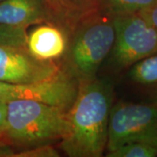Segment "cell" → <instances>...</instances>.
<instances>
[{"label":"cell","instance_id":"obj_1","mask_svg":"<svg viewBox=\"0 0 157 157\" xmlns=\"http://www.w3.org/2000/svg\"><path fill=\"white\" fill-rule=\"evenodd\" d=\"M113 85L94 78L78 81L73 105L67 112V129L59 147L70 157H101L107 148L113 107Z\"/></svg>","mask_w":157,"mask_h":157},{"label":"cell","instance_id":"obj_2","mask_svg":"<svg viewBox=\"0 0 157 157\" xmlns=\"http://www.w3.org/2000/svg\"><path fill=\"white\" fill-rule=\"evenodd\" d=\"M67 112L33 100L8 102L0 142L20 151L60 140L67 129Z\"/></svg>","mask_w":157,"mask_h":157},{"label":"cell","instance_id":"obj_3","mask_svg":"<svg viewBox=\"0 0 157 157\" xmlns=\"http://www.w3.org/2000/svg\"><path fill=\"white\" fill-rule=\"evenodd\" d=\"M114 39L113 17L99 10L86 14L70 33L67 66L63 67L78 81L95 78L112 51Z\"/></svg>","mask_w":157,"mask_h":157},{"label":"cell","instance_id":"obj_4","mask_svg":"<svg viewBox=\"0 0 157 157\" xmlns=\"http://www.w3.org/2000/svg\"><path fill=\"white\" fill-rule=\"evenodd\" d=\"M25 27L0 25V80L37 83L59 76L65 68L34 58L27 49Z\"/></svg>","mask_w":157,"mask_h":157},{"label":"cell","instance_id":"obj_5","mask_svg":"<svg viewBox=\"0 0 157 157\" xmlns=\"http://www.w3.org/2000/svg\"><path fill=\"white\" fill-rule=\"evenodd\" d=\"M115 39L109 54L115 72L157 53V28L140 14L113 17Z\"/></svg>","mask_w":157,"mask_h":157},{"label":"cell","instance_id":"obj_6","mask_svg":"<svg viewBox=\"0 0 157 157\" xmlns=\"http://www.w3.org/2000/svg\"><path fill=\"white\" fill-rule=\"evenodd\" d=\"M131 141L157 145V104L124 101L113 104L106 149L112 151Z\"/></svg>","mask_w":157,"mask_h":157},{"label":"cell","instance_id":"obj_7","mask_svg":"<svg viewBox=\"0 0 157 157\" xmlns=\"http://www.w3.org/2000/svg\"><path fill=\"white\" fill-rule=\"evenodd\" d=\"M78 89V80L67 70L55 78L37 83H11L0 80V102L33 100L67 110L73 105Z\"/></svg>","mask_w":157,"mask_h":157},{"label":"cell","instance_id":"obj_8","mask_svg":"<svg viewBox=\"0 0 157 157\" xmlns=\"http://www.w3.org/2000/svg\"><path fill=\"white\" fill-rule=\"evenodd\" d=\"M69 39L67 30L53 23H43L27 33L26 45L37 59L55 61L66 55Z\"/></svg>","mask_w":157,"mask_h":157},{"label":"cell","instance_id":"obj_9","mask_svg":"<svg viewBox=\"0 0 157 157\" xmlns=\"http://www.w3.org/2000/svg\"><path fill=\"white\" fill-rule=\"evenodd\" d=\"M53 21L41 0H4L0 2V25L28 28L33 25Z\"/></svg>","mask_w":157,"mask_h":157},{"label":"cell","instance_id":"obj_10","mask_svg":"<svg viewBox=\"0 0 157 157\" xmlns=\"http://www.w3.org/2000/svg\"><path fill=\"white\" fill-rule=\"evenodd\" d=\"M126 78L141 102L157 104V53L130 67Z\"/></svg>","mask_w":157,"mask_h":157},{"label":"cell","instance_id":"obj_11","mask_svg":"<svg viewBox=\"0 0 157 157\" xmlns=\"http://www.w3.org/2000/svg\"><path fill=\"white\" fill-rule=\"evenodd\" d=\"M49 11L52 21L71 33L82 15L70 0H41Z\"/></svg>","mask_w":157,"mask_h":157},{"label":"cell","instance_id":"obj_12","mask_svg":"<svg viewBox=\"0 0 157 157\" xmlns=\"http://www.w3.org/2000/svg\"><path fill=\"white\" fill-rule=\"evenodd\" d=\"M156 3L157 0H101L98 10L114 17L140 14Z\"/></svg>","mask_w":157,"mask_h":157},{"label":"cell","instance_id":"obj_13","mask_svg":"<svg viewBox=\"0 0 157 157\" xmlns=\"http://www.w3.org/2000/svg\"><path fill=\"white\" fill-rule=\"evenodd\" d=\"M108 157H155L157 145L146 141H131L107 152Z\"/></svg>","mask_w":157,"mask_h":157},{"label":"cell","instance_id":"obj_14","mask_svg":"<svg viewBox=\"0 0 157 157\" xmlns=\"http://www.w3.org/2000/svg\"><path fill=\"white\" fill-rule=\"evenodd\" d=\"M59 153L52 144L34 147L16 152L13 157H59Z\"/></svg>","mask_w":157,"mask_h":157},{"label":"cell","instance_id":"obj_15","mask_svg":"<svg viewBox=\"0 0 157 157\" xmlns=\"http://www.w3.org/2000/svg\"><path fill=\"white\" fill-rule=\"evenodd\" d=\"M73 6L76 7L78 12L84 16L90 12L97 11L101 0H70Z\"/></svg>","mask_w":157,"mask_h":157},{"label":"cell","instance_id":"obj_16","mask_svg":"<svg viewBox=\"0 0 157 157\" xmlns=\"http://www.w3.org/2000/svg\"><path fill=\"white\" fill-rule=\"evenodd\" d=\"M140 14L157 28V3Z\"/></svg>","mask_w":157,"mask_h":157},{"label":"cell","instance_id":"obj_17","mask_svg":"<svg viewBox=\"0 0 157 157\" xmlns=\"http://www.w3.org/2000/svg\"><path fill=\"white\" fill-rule=\"evenodd\" d=\"M6 104L0 102V136L2 135L5 125H6Z\"/></svg>","mask_w":157,"mask_h":157},{"label":"cell","instance_id":"obj_18","mask_svg":"<svg viewBox=\"0 0 157 157\" xmlns=\"http://www.w3.org/2000/svg\"><path fill=\"white\" fill-rule=\"evenodd\" d=\"M2 1H4V0H0V2H2Z\"/></svg>","mask_w":157,"mask_h":157}]
</instances>
